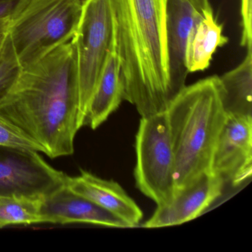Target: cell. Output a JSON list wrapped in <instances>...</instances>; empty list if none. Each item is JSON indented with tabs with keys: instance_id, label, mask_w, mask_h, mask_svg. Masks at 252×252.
<instances>
[{
	"instance_id": "cell-16",
	"label": "cell",
	"mask_w": 252,
	"mask_h": 252,
	"mask_svg": "<svg viewBox=\"0 0 252 252\" xmlns=\"http://www.w3.org/2000/svg\"><path fill=\"white\" fill-rule=\"evenodd\" d=\"M42 199L0 194V228L43 223Z\"/></svg>"
},
{
	"instance_id": "cell-6",
	"label": "cell",
	"mask_w": 252,
	"mask_h": 252,
	"mask_svg": "<svg viewBox=\"0 0 252 252\" xmlns=\"http://www.w3.org/2000/svg\"><path fill=\"white\" fill-rule=\"evenodd\" d=\"M137 188L157 206L167 204L176 192L175 156L166 112L141 117L135 138Z\"/></svg>"
},
{
	"instance_id": "cell-4",
	"label": "cell",
	"mask_w": 252,
	"mask_h": 252,
	"mask_svg": "<svg viewBox=\"0 0 252 252\" xmlns=\"http://www.w3.org/2000/svg\"><path fill=\"white\" fill-rule=\"evenodd\" d=\"M84 0H23L8 33L23 68L73 39Z\"/></svg>"
},
{
	"instance_id": "cell-22",
	"label": "cell",
	"mask_w": 252,
	"mask_h": 252,
	"mask_svg": "<svg viewBox=\"0 0 252 252\" xmlns=\"http://www.w3.org/2000/svg\"><path fill=\"white\" fill-rule=\"evenodd\" d=\"M9 19L10 18L0 20V45H2V42H3L7 33H8Z\"/></svg>"
},
{
	"instance_id": "cell-17",
	"label": "cell",
	"mask_w": 252,
	"mask_h": 252,
	"mask_svg": "<svg viewBox=\"0 0 252 252\" xmlns=\"http://www.w3.org/2000/svg\"><path fill=\"white\" fill-rule=\"evenodd\" d=\"M23 67L8 33L0 45V98L15 82Z\"/></svg>"
},
{
	"instance_id": "cell-19",
	"label": "cell",
	"mask_w": 252,
	"mask_h": 252,
	"mask_svg": "<svg viewBox=\"0 0 252 252\" xmlns=\"http://www.w3.org/2000/svg\"><path fill=\"white\" fill-rule=\"evenodd\" d=\"M252 0H241V46L252 51Z\"/></svg>"
},
{
	"instance_id": "cell-21",
	"label": "cell",
	"mask_w": 252,
	"mask_h": 252,
	"mask_svg": "<svg viewBox=\"0 0 252 252\" xmlns=\"http://www.w3.org/2000/svg\"><path fill=\"white\" fill-rule=\"evenodd\" d=\"M189 1L203 17L206 14L213 13L212 7L209 3V0H189Z\"/></svg>"
},
{
	"instance_id": "cell-2",
	"label": "cell",
	"mask_w": 252,
	"mask_h": 252,
	"mask_svg": "<svg viewBox=\"0 0 252 252\" xmlns=\"http://www.w3.org/2000/svg\"><path fill=\"white\" fill-rule=\"evenodd\" d=\"M116 51L125 100L141 117L166 112L172 100L166 54L167 0H113Z\"/></svg>"
},
{
	"instance_id": "cell-3",
	"label": "cell",
	"mask_w": 252,
	"mask_h": 252,
	"mask_svg": "<svg viewBox=\"0 0 252 252\" xmlns=\"http://www.w3.org/2000/svg\"><path fill=\"white\" fill-rule=\"evenodd\" d=\"M166 113L175 156L177 191L210 172L214 150L227 119L219 76L185 86Z\"/></svg>"
},
{
	"instance_id": "cell-1",
	"label": "cell",
	"mask_w": 252,
	"mask_h": 252,
	"mask_svg": "<svg viewBox=\"0 0 252 252\" xmlns=\"http://www.w3.org/2000/svg\"><path fill=\"white\" fill-rule=\"evenodd\" d=\"M76 53L71 41L22 69L0 98V115L51 158L74 153L79 126Z\"/></svg>"
},
{
	"instance_id": "cell-11",
	"label": "cell",
	"mask_w": 252,
	"mask_h": 252,
	"mask_svg": "<svg viewBox=\"0 0 252 252\" xmlns=\"http://www.w3.org/2000/svg\"><path fill=\"white\" fill-rule=\"evenodd\" d=\"M43 223H83L112 228H129L127 223L94 202L72 191L67 187L42 200Z\"/></svg>"
},
{
	"instance_id": "cell-5",
	"label": "cell",
	"mask_w": 252,
	"mask_h": 252,
	"mask_svg": "<svg viewBox=\"0 0 252 252\" xmlns=\"http://www.w3.org/2000/svg\"><path fill=\"white\" fill-rule=\"evenodd\" d=\"M71 42L77 64L82 128L85 126L88 107L109 54L116 46L113 0H84Z\"/></svg>"
},
{
	"instance_id": "cell-18",
	"label": "cell",
	"mask_w": 252,
	"mask_h": 252,
	"mask_svg": "<svg viewBox=\"0 0 252 252\" xmlns=\"http://www.w3.org/2000/svg\"><path fill=\"white\" fill-rule=\"evenodd\" d=\"M0 147L29 149L44 153L43 148L0 115Z\"/></svg>"
},
{
	"instance_id": "cell-7",
	"label": "cell",
	"mask_w": 252,
	"mask_h": 252,
	"mask_svg": "<svg viewBox=\"0 0 252 252\" xmlns=\"http://www.w3.org/2000/svg\"><path fill=\"white\" fill-rule=\"evenodd\" d=\"M39 153L0 147V194L43 200L65 187L68 175L51 166Z\"/></svg>"
},
{
	"instance_id": "cell-8",
	"label": "cell",
	"mask_w": 252,
	"mask_h": 252,
	"mask_svg": "<svg viewBox=\"0 0 252 252\" xmlns=\"http://www.w3.org/2000/svg\"><path fill=\"white\" fill-rule=\"evenodd\" d=\"M210 172L238 187L252 175V117L227 116L214 150Z\"/></svg>"
},
{
	"instance_id": "cell-10",
	"label": "cell",
	"mask_w": 252,
	"mask_h": 252,
	"mask_svg": "<svg viewBox=\"0 0 252 252\" xmlns=\"http://www.w3.org/2000/svg\"><path fill=\"white\" fill-rule=\"evenodd\" d=\"M202 18L203 16L189 0H167L166 54L169 85L174 98L185 88L189 73L186 61L189 36Z\"/></svg>"
},
{
	"instance_id": "cell-12",
	"label": "cell",
	"mask_w": 252,
	"mask_h": 252,
	"mask_svg": "<svg viewBox=\"0 0 252 252\" xmlns=\"http://www.w3.org/2000/svg\"><path fill=\"white\" fill-rule=\"evenodd\" d=\"M66 187L116 215L130 228L139 226L142 220L141 208L117 182L81 170L77 176H67Z\"/></svg>"
},
{
	"instance_id": "cell-15",
	"label": "cell",
	"mask_w": 252,
	"mask_h": 252,
	"mask_svg": "<svg viewBox=\"0 0 252 252\" xmlns=\"http://www.w3.org/2000/svg\"><path fill=\"white\" fill-rule=\"evenodd\" d=\"M222 32V26L214 18L213 13L203 16L189 36L186 56L189 73L203 71L209 67L216 50L228 42Z\"/></svg>"
},
{
	"instance_id": "cell-9",
	"label": "cell",
	"mask_w": 252,
	"mask_h": 252,
	"mask_svg": "<svg viewBox=\"0 0 252 252\" xmlns=\"http://www.w3.org/2000/svg\"><path fill=\"white\" fill-rule=\"evenodd\" d=\"M225 183L209 172L194 182L178 190L167 204L157 206L151 217L141 225L146 228L173 226L200 216L222 195Z\"/></svg>"
},
{
	"instance_id": "cell-14",
	"label": "cell",
	"mask_w": 252,
	"mask_h": 252,
	"mask_svg": "<svg viewBox=\"0 0 252 252\" xmlns=\"http://www.w3.org/2000/svg\"><path fill=\"white\" fill-rule=\"evenodd\" d=\"M219 82L226 116L252 117V51L237 67L219 76Z\"/></svg>"
},
{
	"instance_id": "cell-20",
	"label": "cell",
	"mask_w": 252,
	"mask_h": 252,
	"mask_svg": "<svg viewBox=\"0 0 252 252\" xmlns=\"http://www.w3.org/2000/svg\"><path fill=\"white\" fill-rule=\"evenodd\" d=\"M23 0H0V20L10 18Z\"/></svg>"
},
{
	"instance_id": "cell-13",
	"label": "cell",
	"mask_w": 252,
	"mask_h": 252,
	"mask_svg": "<svg viewBox=\"0 0 252 252\" xmlns=\"http://www.w3.org/2000/svg\"><path fill=\"white\" fill-rule=\"evenodd\" d=\"M125 100V85L116 46L109 54L96 88L91 98L85 126L95 129L114 113Z\"/></svg>"
}]
</instances>
